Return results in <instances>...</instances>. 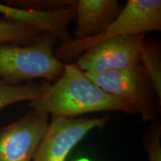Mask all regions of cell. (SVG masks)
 I'll use <instances>...</instances> for the list:
<instances>
[{
    "instance_id": "11",
    "label": "cell",
    "mask_w": 161,
    "mask_h": 161,
    "mask_svg": "<svg viewBox=\"0 0 161 161\" xmlns=\"http://www.w3.org/2000/svg\"><path fill=\"white\" fill-rule=\"evenodd\" d=\"M46 34L8 18H0V44L28 45L37 41Z\"/></svg>"
},
{
    "instance_id": "4",
    "label": "cell",
    "mask_w": 161,
    "mask_h": 161,
    "mask_svg": "<svg viewBox=\"0 0 161 161\" xmlns=\"http://www.w3.org/2000/svg\"><path fill=\"white\" fill-rule=\"evenodd\" d=\"M84 73L104 92L134 108L142 122H151L160 118L161 102L140 63L119 71Z\"/></svg>"
},
{
    "instance_id": "9",
    "label": "cell",
    "mask_w": 161,
    "mask_h": 161,
    "mask_svg": "<svg viewBox=\"0 0 161 161\" xmlns=\"http://www.w3.org/2000/svg\"><path fill=\"white\" fill-rule=\"evenodd\" d=\"M75 11V40L96 37L115 20L123 6L117 0H72Z\"/></svg>"
},
{
    "instance_id": "7",
    "label": "cell",
    "mask_w": 161,
    "mask_h": 161,
    "mask_svg": "<svg viewBox=\"0 0 161 161\" xmlns=\"http://www.w3.org/2000/svg\"><path fill=\"white\" fill-rule=\"evenodd\" d=\"M49 122V115L30 110L0 128V161H32Z\"/></svg>"
},
{
    "instance_id": "2",
    "label": "cell",
    "mask_w": 161,
    "mask_h": 161,
    "mask_svg": "<svg viewBox=\"0 0 161 161\" xmlns=\"http://www.w3.org/2000/svg\"><path fill=\"white\" fill-rule=\"evenodd\" d=\"M57 40L46 34L28 45L0 44V84L18 86L34 79L50 84L57 81L65 69V63L54 54Z\"/></svg>"
},
{
    "instance_id": "8",
    "label": "cell",
    "mask_w": 161,
    "mask_h": 161,
    "mask_svg": "<svg viewBox=\"0 0 161 161\" xmlns=\"http://www.w3.org/2000/svg\"><path fill=\"white\" fill-rule=\"evenodd\" d=\"M0 14L4 17L29 25L43 33L49 34L60 40V44L72 40L68 25L75 19V11L72 7L55 11H36L12 7L0 3Z\"/></svg>"
},
{
    "instance_id": "6",
    "label": "cell",
    "mask_w": 161,
    "mask_h": 161,
    "mask_svg": "<svg viewBox=\"0 0 161 161\" xmlns=\"http://www.w3.org/2000/svg\"><path fill=\"white\" fill-rule=\"evenodd\" d=\"M109 116L98 118H51L32 161H66L72 148L91 130L102 129Z\"/></svg>"
},
{
    "instance_id": "15",
    "label": "cell",
    "mask_w": 161,
    "mask_h": 161,
    "mask_svg": "<svg viewBox=\"0 0 161 161\" xmlns=\"http://www.w3.org/2000/svg\"><path fill=\"white\" fill-rule=\"evenodd\" d=\"M76 161H90L88 159H85V158H83V159H80V160H76Z\"/></svg>"
},
{
    "instance_id": "5",
    "label": "cell",
    "mask_w": 161,
    "mask_h": 161,
    "mask_svg": "<svg viewBox=\"0 0 161 161\" xmlns=\"http://www.w3.org/2000/svg\"><path fill=\"white\" fill-rule=\"evenodd\" d=\"M146 34L104 40L86 49L74 64L86 73H103L133 67L140 63V47Z\"/></svg>"
},
{
    "instance_id": "3",
    "label": "cell",
    "mask_w": 161,
    "mask_h": 161,
    "mask_svg": "<svg viewBox=\"0 0 161 161\" xmlns=\"http://www.w3.org/2000/svg\"><path fill=\"white\" fill-rule=\"evenodd\" d=\"M160 30V0H128L118 17L103 32L87 39H72L60 44L54 54L64 63L77 58L90 46L104 40Z\"/></svg>"
},
{
    "instance_id": "10",
    "label": "cell",
    "mask_w": 161,
    "mask_h": 161,
    "mask_svg": "<svg viewBox=\"0 0 161 161\" xmlns=\"http://www.w3.org/2000/svg\"><path fill=\"white\" fill-rule=\"evenodd\" d=\"M140 63L148 75L158 99L161 102V41L145 38L141 44Z\"/></svg>"
},
{
    "instance_id": "13",
    "label": "cell",
    "mask_w": 161,
    "mask_h": 161,
    "mask_svg": "<svg viewBox=\"0 0 161 161\" xmlns=\"http://www.w3.org/2000/svg\"><path fill=\"white\" fill-rule=\"evenodd\" d=\"M142 144L149 161H161V119L151 122L144 129Z\"/></svg>"
},
{
    "instance_id": "12",
    "label": "cell",
    "mask_w": 161,
    "mask_h": 161,
    "mask_svg": "<svg viewBox=\"0 0 161 161\" xmlns=\"http://www.w3.org/2000/svg\"><path fill=\"white\" fill-rule=\"evenodd\" d=\"M50 83L45 80L29 82L18 86L0 84V110L10 104L23 101H34L40 98L49 87Z\"/></svg>"
},
{
    "instance_id": "14",
    "label": "cell",
    "mask_w": 161,
    "mask_h": 161,
    "mask_svg": "<svg viewBox=\"0 0 161 161\" xmlns=\"http://www.w3.org/2000/svg\"><path fill=\"white\" fill-rule=\"evenodd\" d=\"M6 5L36 11H55L72 7V0H8Z\"/></svg>"
},
{
    "instance_id": "1",
    "label": "cell",
    "mask_w": 161,
    "mask_h": 161,
    "mask_svg": "<svg viewBox=\"0 0 161 161\" xmlns=\"http://www.w3.org/2000/svg\"><path fill=\"white\" fill-rule=\"evenodd\" d=\"M29 104L31 110L43 113L51 118L72 119L89 113L104 111L138 115L130 105L91 81L74 63L65 64L61 77L50 84L43 95Z\"/></svg>"
}]
</instances>
